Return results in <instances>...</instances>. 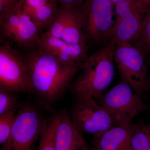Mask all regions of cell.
<instances>
[{
  "mask_svg": "<svg viewBox=\"0 0 150 150\" xmlns=\"http://www.w3.org/2000/svg\"><path fill=\"white\" fill-rule=\"evenodd\" d=\"M25 51L29 93L34 96L43 108L51 110L70 88L83 63L61 62L35 45Z\"/></svg>",
  "mask_w": 150,
  "mask_h": 150,
  "instance_id": "obj_1",
  "label": "cell"
},
{
  "mask_svg": "<svg viewBox=\"0 0 150 150\" xmlns=\"http://www.w3.org/2000/svg\"><path fill=\"white\" fill-rule=\"evenodd\" d=\"M114 47L109 42L83 62L70 88L75 100L102 95L114 77Z\"/></svg>",
  "mask_w": 150,
  "mask_h": 150,
  "instance_id": "obj_2",
  "label": "cell"
},
{
  "mask_svg": "<svg viewBox=\"0 0 150 150\" xmlns=\"http://www.w3.org/2000/svg\"><path fill=\"white\" fill-rule=\"evenodd\" d=\"M114 59L121 81L142 98L150 89L144 55L131 43H125L115 46Z\"/></svg>",
  "mask_w": 150,
  "mask_h": 150,
  "instance_id": "obj_3",
  "label": "cell"
},
{
  "mask_svg": "<svg viewBox=\"0 0 150 150\" xmlns=\"http://www.w3.org/2000/svg\"><path fill=\"white\" fill-rule=\"evenodd\" d=\"M97 99L110 113L116 126H129L134 118L148 108L129 85L121 81Z\"/></svg>",
  "mask_w": 150,
  "mask_h": 150,
  "instance_id": "obj_4",
  "label": "cell"
},
{
  "mask_svg": "<svg viewBox=\"0 0 150 150\" xmlns=\"http://www.w3.org/2000/svg\"><path fill=\"white\" fill-rule=\"evenodd\" d=\"M45 121L35 108L28 104L21 105L7 141L1 150H35Z\"/></svg>",
  "mask_w": 150,
  "mask_h": 150,
  "instance_id": "obj_5",
  "label": "cell"
},
{
  "mask_svg": "<svg viewBox=\"0 0 150 150\" xmlns=\"http://www.w3.org/2000/svg\"><path fill=\"white\" fill-rule=\"evenodd\" d=\"M0 90L29 93L28 69L24 54L6 41L0 46Z\"/></svg>",
  "mask_w": 150,
  "mask_h": 150,
  "instance_id": "obj_6",
  "label": "cell"
},
{
  "mask_svg": "<svg viewBox=\"0 0 150 150\" xmlns=\"http://www.w3.org/2000/svg\"><path fill=\"white\" fill-rule=\"evenodd\" d=\"M115 6L108 0H86L82 8L85 13V31L95 43H108L115 25Z\"/></svg>",
  "mask_w": 150,
  "mask_h": 150,
  "instance_id": "obj_7",
  "label": "cell"
},
{
  "mask_svg": "<svg viewBox=\"0 0 150 150\" xmlns=\"http://www.w3.org/2000/svg\"><path fill=\"white\" fill-rule=\"evenodd\" d=\"M70 115L82 133L93 137L116 126L110 113L94 98L75 100Z\"/></svg>",
  "mask_w": 150,
  "mask_h": 150,
  "instance_id": "obj_8",
  "label": "cell"
},
{
  "mask_svg": "<svg viewBox=\"0 0 150 150\" xmlns=\"http://www.w3.org/2000/svg\"><path fill=\"white\" fill-rule=\"evenodd\" d=\"M115 25L110 41L115 45L136 41L141 32L146 12L138 0H125L114 6Z\"/></svg>",
  "mask_w": 150,
  "mask_h": 150,
  "instance_id": "obj_9",
  "label": "cell"
},
{
  "mask_svg": "<svg viewBox=\"0 0 150 150\" xmlns=\"http://www.w3.org/2000/svg\"><path fill=\"white\" fill-rule=\"evenodd\" d=\"M35 46L40 50L64 63H83L88 57L86 44L69 43L53 37L46 32L41 33Z\"/></svg>",
  "mask_w": 150,
  "mask_h": 150,
  "instance_id": "obj_10",
  "label": "cell"
},
{
  "mask_svg": "<svg viewBox=\"0 0 150 150\" xmlns=\"http://www.w3.org/2000/svg\"><path fill=\"white\" fill-rule=\"evenodd\" d=\"M59 123L56 138V150H84L88 146L81 131L66 110L58 113Z\"/></svg>",
  "mask_w": 150,
  "mask_h": 150,
  "instance_id": "obj_11",
  "label": "cell"
},
{
  "mask_svg": "<svg viewBox=\"0 0 150 150\" xmlns=\"http://www.w3.org/2000/svg\"><path fill=\"white\" fill-rule=\"evenodd\" d=\"M137 123L128 126H115L93 137V146L98 150H130L132 136Z\"/></svg>",
  "mask_w": 150,
  "mask_h": 150,
  "instance_id": "obj_12",
  "label": "cell"
},
{
  "mask_svg": "<svg viewBox=\"0 0 150 150\" xmlns=\"http://www.w3.org/2000/svg\"><path fill=\"white\" fill-rule=\"evenodd\" d=\"M85 13L80 7H67L66 24L61 38L69 43L86 44Z\"/></svg>",
  "mask_w": 150,
  "mask_h": 150,
  "instance_id": "obj_13",
  "label": "cell"
},
{
  "mask_svg": "<svg viewBox=\"0 0 150 150\" xmlns=\"http://www.w3.org/2000/svg\"><path fill=\"white\" fill-rule=\"evenodd\" d=\"M40 29L30 16L22 9L19 23L11 41L26 50L35 46L40 33Z\"/></svg>",
  "mask_w": 150,
  "mask_h": 150,
  "instance_id": "obj_14",
  "label": "cell"
},
{
  "mask_svg": "<svg viewBox=\"0 0 150 150\" xmlns=\"http://www.w3.org/2000/svg\"><path fill=\"white\" fill-rule=\"evenodd\" d=\"M22 9L21 1L16 6L0 13V31L1 40L11 41L19 23L21 13Z\"/></svg>",
  "mask_w": 150,
  "mask_h": 150,
  "instance_id": "obj_15",
  "label": "cell"
},
{
  "mask_svg": "<svg viewBox=\"0 0 150 150\" xmlns=\"http://www.w3.org/2000/svg\"><path fill=\"white\" fill-rule=\"evenodd\" d=\"M58 123V113L45 120L37 150H56V138Z\"/></svg>",
  "mask_w": 150,
  "mask_h": 150,
  "instance_id": "obj_16",
  "label": "cell"
},
{
  "mask_svg": "<svg viewBox=\"0 0 150 150\" xmlns=\"http://www.w3.org/2000/svg\"><path fill=\"white\" fill-rule=\"evenodd\" d=\"M58 4L56 0H53L39 8L25 12L32 18L41 32L43 28L48 27L54 17L59 7Z\"/></svg>",
  "mask_w": 150,
  "mask_h": 150,
  "instance_id": "obj_17",
  "label": "cell"
},
{
  "mask_svg": "<svg viewBox=\"0 0 150 150\" xmlns=\"http://www.w3.org/2000/svg\"><path fill=\"white\" fill-rule=\"evenodd\" d=\"M130 150H150V121L148 123H137Z\"/></svg>",
  "mask_w": 150,
  "mask_h": 150,
  "instance_id": "obj_18",
  "label": "cell"
},
{
  "mask_svg": "<svg viewBox=\"0 0 150 150\" xmlns=\"http://www.w3.org/2000/svg\"><path fill=\"white\" fill-rule=\"evenodd\" d=\"M67 7L60 5L45 31L53 37L61 38L67 20Z\"/></svg>",
  "mask_w": 150,
  "mask_h": 150,
  "instance_id": "obj_19",
  "label": "cell"
},
{
  "mask_svg": "<svg viewBox=\"0 0 150 150\" xmlns=\"http://www.w3.org/2000/svg\"><path fill=\"white\" fill-rule=\"evenodd\" d=\"M134 46L145 56L148 55L150 50V8L144 16L141 32Z\"/></svg>",
  "mask_w": 150,
  "mask_h": 150,
  "instance_id": "obj_20",
  "label": "cell"
},
{
  "mask_svg": "<svg viewBox=\"0 0 150 150\" xmlns=\"http://www.w3.org/2000/svg\"><path fill=\"white\" fill-rule=\"evenodd\" d=\"M18 109L0 115V144H4L10 136Z\"/></svg>",
  "mask_w": 150,
  "mask_h": 150,
  "instance_id": "obj_21",
  "label": "cell"
},
{
  "mask_svg": "<svg viewBox=\"0 0 150 150\" xmlns=\"http://www.w3.org/2000/svg\"><path fill=\"white\" fill-rule=\"evenodd\" d=\"M13 93L0 90V115L18 109L20 106Z\"/></svg>",
  "mask_w": 150,
  "mask_h": 150,
  "instance_id": "obj_22",
  "label": "cell"
},
{
  "mask_svg": "<svg viewBox=\"0 0 150 150\" xmlns=\"http://www.w3.org/2000/svg\"><path fill=\"white\" fill-rule=\"evenodd\" d=\"M53 0H21L23 11L27 13L39 8Z\"/></svg>",
  "mask_w": 150,
  "mask_h": 150,
  "instance_id": "obj_23",
  "label": "cell"
},
{
  "mask_svg": "<svg viewBox=\"0 0 150 150\" xmlns=\"http://www.w3.org/2000/svg\"><path fill=\"white\" fill-rule=\"evenodd\" d=\"M21 0H0V13L16 6Z\"/></svg>",
  "mask_w": 150,
  "mask_h": 150,
  "instance_id": "obj_24",
  "label": "cell"
},
{
  "mask_svg": "<svg viewBox=\"0 0 150 150\" xmlns=\"http://www.w3.org/2000/svg\"><path fill=\"white\" fill-rule=\"evenodd\" d=\"M60 5L69 7H80L86 0H56Z\"/></svg>",
  "mask_w": 150,
  "mask_h": 150,
  "instance_id": "obj_25",
  "label": "cell"
},
{
  "mask_svg": "<svg viewBox=\"0 0 150 150\" xmlns=\"http://www.w3.org/2000/svg\"><path fill=\"white\" fill-rule=\"evenodd\" d=\"M138 3L146 13L150 8V0H138Z\"/></svg>",
  "mask_w": 150,
  "mask_h": 150,
  "instance_id": "obj_26",
  "label": "cell"
},
{
  "mask_svg": "<svg viewBox=\"0 0 150 150\" xmlns=\"http://www.w3.org/2000/svg\"><path fill=\"white\" fill-rule=\"evenodd\" d=\"M108 1H110V2L112 3L114 6H115V5L118 3L121 2L125 0H108Z\"/></svg>",
  "mask_w": 150,
  "mask_h": 150,
  "instance_id": "obj_27",
  "label": "cell"
},
{
  "mask_svg": "<svg viewBox=\"0 0 150 150\" xmlns=\"http://www.w3.org/2000/svg\"><path fill=\"white\" fill-rule=\"evenodd\" d=\"M84 150H98L96 148L94 147H90V146H88L86 149H85Z\"/></svg>",
  "mask_w": 150,
  "mask_h": 150,
  "instance_id": "obj_28",
  "label": "cell"
},
{
  "mask_svg": "<svg viewBox=\"0 0 150 150\" xmlns=\"http://www.w3.org/2000/svg\"><path fill=\"white\" fill-rule=\"evenodd\" d=\"M148 56H149V61L150 64V50L149 51V54H148ZM149 85L150 88V73L149 75Z\"/></svg>",
  "mask_w": 150,
  "mask_h": 150,
  "instance_id": "obj_29",
  "label": "cell"
}]
</instances>
